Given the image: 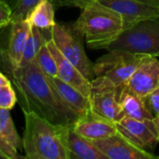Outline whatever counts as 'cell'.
<instances>
[{
    "mask_svg": "<svg viewBox=\"0 0 159 159\" xmlns=\"http://www.w3.org/2000/svg\"><path fill=\"white\" fill-rule=\"evenodd\" d=\"M0 67L9 78L23 113H34L48 121L71 126L78 116L60 98L48 76L36 62L25 66H13L5 50H0Z\"/></svg>",
    "mask_w": 159,
    "mask_h": 159,
    "instance_id": "cell-1",
    "label": "cell"
},
{
    "mask_svg": "<svg viewBox=\"0 0 159 159\" xmlns=\"http://www.w3.org/2000/svg\"><path fill=\"white\" fill-rule=\"evenodd\" d=\"M22 150L28 159H70L65 145L68 126L53 124L34 113H23Z\"/></svg>",
    "mask_w": 159,
    "mask_h": 159,
    "instance_id": "cell-2",
    "label": "cell"
},
{
    "mask_svg": "<svg viewBox=\"0 0 159 159\" xmlns=\"http://www.w3.org/2000/svg\"><path fill=\"white\" fill-rule=\"evenodd\" d=\"M74 27L84 35L89 48H108L124 31L121 15L94 1L84 7Z\"/></svg>",
    "mask_w": 159,
    "mask_h": 159,
    "instance_id": "cell-3",
    "label": "cell"
},
{
    "mask_svg": "<svg viewBox=\"0 0 159 159\" xmlns=\"http://www.w3.org/2000/svg\"><path fill=\"white\" fill-rule=\"evenodd\" d=\"M143 56L123 50H109L94 62L95 77L90 82L91 88L123 87Z\"/></svg>",
    "mask_w": 159,
    "mask_h": 159,
    "instance_id": "cell-4",
    "label": "cell"
},
{
    "mask_svg": "<svg viewBox=\"0 0 159 159\" xmlns=\"http://www.w3.org/2000/svg\"><path fill=\"white\" fill-rule=\"evenodd\" d=\"M107 49L159 55V18L143 20L124 30Z\"/></svg>",
    "mask_w": 159,
    "mask_h": 159,
    "instance_id": "cell-5",
    "label": "cell"
},
{
    "mask_svg": "<svg viewBox=\"0 0 159 159\" xmlns=\"http://www.w3.org/2000/svg\"><path fill=\"white\" fill-rule=\"evenodd\" d=\"M84 35L73 24L55 23L51 29V39L61 53L72 62L78 71L89 80L95 77L94 63L88 58L84 44Z\"/></svg>",
    "mask_w": 159,
    "mask_h": 159,
    "instance_id": "cell-6",
    "label": "cell"
},
{
    "mask_svg": "<svg viewBox=\"0 0 159 159\" xmlns=\"http://www.w3.org/2000/svg\"><path fill=\"white\" fill-rule=\"evenodd\" d=\"M118 12L124 30L147 19L159 18V0H96Z\"/></svg>",
    "mask_w": 159,
    "mask_h": 159,
    "instance_id": "cell-7",
    "label": "cell"
},
{
    "mask_svg": "<svg viewBox=\"0 0 159 159\" xmlns=\"http://www.w3.org/2000/svg\"><path fill=\"white\" fill-rule=\"evenodd\" d=\"M116 125L117 131L135 146L145 152L154 153L158 139L153 119L137 120L124 116Z\"/></svg>",
    "mask_w": 159,
    "mask_h": 159,
    "instance_id": "cell-8",
    "label": "cell"
},
{
    "mask_svg": "<svg viewBox=\"0 0 159 159\" xmlns=\"http://www.w3.org/2000/svg\"><path fill=\"white\" fill-rule=\"evenodd\" d=\"M124 87L140 97H143L157 89L159 60L156 56L144 55Z\"/></svg>",
    "mask_w": 159,
    "mask_h": 159,
    "instance_id": "cell-9",
    "label": "cell"
},
{
    "mask_svg": "<svg viewBox=\"0 0 159 159\" xmlns=\"http://www.w3.org/2000/svg\"><path fill=\"white\" fill-rule=\"evenodd\" d=\"M107 159H158L154 154L145 152L129 140L118 131L107 138L91 141Z\"/></svg>",
    "mask_w": 159,
    "mask_h": 159,
    "instance_id": "cell-10",
    "label": "cell"
},
{
    "mask_svg": "<svg viewBox=\"0 0 159 159\" xmlns=\"http://www.w3.org/2000/svg\"><path fill=\"white\" fill-rule=\"evenodd\" d=\"M121 89L122 87L91 88L89 96L91 110L114 123L120 121L124 117L119 104Z\"/></svg>",
    "mask_w": 159,
    "mask_h": 159,
    "instance_id": "cell-11",
    "label": "cell"
},
{
    "mask_svg": "<svg viewBox=\"0 0 159 159\" xmlns=\"http://www.w3.org/2000/svg\"><path fill=\"white\" fill-rule=\"evenodd\" d=\"M48 47L54 57L58 69V76L61 80L73 86L77 90H79L86 97L89 98L91 93V83L89 81L78 69L70 62L57 48L51 37L48 39Z\"/></svg>",
    "mask_w": 159,
    "mask_h": 159,
    "instance_id": "cell-12",
    "label": "cell"
},
{
    "mask_svg": "<svg viewBox=\"0 0 159 159\" xmlns=\"http://www.w3.org/2000/svg\"><path fill=\"white\" fill-rule=\"evenodd\" d=\"M72 126L78 134L90 141L107 138L117 132L116 123L97 115L92 110L79 116Z\"/></svg>",
    "mask_w": 159,
    "mask_h": 159,
    "instance_id": "cell-13",
    "label": "cell"
},
{
    "mask_svg": "<svg viewBox=\"0 0 159 159\" xmlns=\"http://www.w3.org/2000/svg\"><path fill=\"white\" fill-rule=\"evenodd\" d=\"M65 145L70 159H107L90 140L78 134L72 125L66 128Z\"/></svg>",
    "mask_w": 159,
    "mask_h": 159,
    "instance_id": "cell-14",
    "label": "cell"
},
{
    "mask_svg": "<svg viewBox=\"0 0 159 159\" xmlns=\"http://www.w3.org/2000/svg\"><path fill=\"white\" fill-rule=\"evenodd\" d=\"M48 78L62 102L72 109L78 117L91 110L89 98L86 97L75 88L61 80L57 76H48Z\"/></svg>",
    "mask_w": 159,
    "mask_h": 159,
    "instance_id": "cell-15",
    "label": "cell"
},
{
    "mask_svg": "<svg viewBox=\"0 0 159 159\" xmlns=\"http://www.w3.org/2000/svg\"><path fill=\"white\" fill-rule=\"evenodd\" d=\"M10 25L11 29L8 48L6 52L10 63L13 66L18 67L20 66L22 59V54L31 32L32 24L27 18L24 20L12 21Z\"/></svg>",
    "mask_w": 159,
    "mask_h": 159,
    "instance_id": "cell-16",
    "label": "cell"
},
{
    "mask_svg": "<svg viewBox=\"0 0 159 159\" xmlns=\"http://www.w3.org/2000/svg\"><path fill=\"white\" fill-rule=\"evenodd\" d=\"M119 104L122 110L124 116L130 117L137 120H146L154 119V116L150 114L146 108L143 97H140L124 86L122 87L120 96H119Z\"/></svg>",
    "mask_w": 159,
    "mask_h": 159,
    "instance_id": "cell-17",
    "label": "cell"
},
{
    "mask_svg": "<svg viewBox=\"0 0 159 159\" xmlns=\"http://www.w3.org/2000/svg\"><path fill=\"white\" fill-rule=\"evenodd\" d=\"M50 37H51V29L41 30L32 25L31 32L25 45V48L22 54V59L20 66H25L33 62L40 48L47 43L48 39Z\"/></svg>",
    "mask_w": 159,
    "mask_h": 159,
    "instance_id": "cell-18",
    "label": "cell"
},
{
    "mask_svg": "<svg viewBox=\"0 0 159 159\" xmlns=\"http://www.w3.org/2000/svg\"><path fill=\"white\" fill-rule=\"evenodd\" d=\"M33 26L41 30H50L54 26L55 12L54 5L50 0H41L28 16Z\"/></svg>",
    "mask_w": 159,
    "mask_h": 159,
    "instance_id": "cell-19",
    "label": "cell"
},
{
    "mask_svg": "<svg viewBox=\"0 0 159 159\" xmlns=\"http://www.w3.org/2000/svg\"><path fill=\"white\" fill-rule=\"evenodd\" d=\"M0 138L15 148L22 150V138L20 137L14 122L9 114V110L0 108Z\"/></svg>",
    "mask_w": 159,
    "mask_h": 159,
    "instance_id": "cell-20",
    "label": "cell"
},
{
    "mask_svg": "<svg viewBox=\"0 0 159 159\" xmlns=\"http://www.w3.org/2000/svg\"><path fill=\"white\" fill-rule=\"evenodd\" d=\"M34 61L46 75L52 76V77L58 76V69H57L56 61L48 47V43H46L40 48L37 55L35 56Z\"/></svg>",
    "mask_w": 159,
    "mask_h": 159,
    "instance_id": "cell-21",
    "label": "cell"
},
{
    "mask_svg": "<svg viewBox=\"0 0 159 159\" xmlns=\"http://www.w3.org/2000/svg\"><path fill=\"white\" fill-rule=\"evenodd\" d=\"M40 1L41 0H15L11 6V22L27 19L30 13Z\"/></svg>",
    "mask_w": 159,
    "mask_h": 159,
    "instance_id": "cell-22",
    "label": "cell"
},
{
    "mask_svg": "<svg viewBox=\"0 0 159 159\" xmlns=\"http://www.w3.org/2000/svg\"><path fill=\"white\" fill-rule=\"evenodd\" d=\"M17 102V95L12 84L0 87V108L11 110Z\"/></svg>",
    "mask_w": 159,
    "mask_h": 159,
    "instance_id": "cell-23",
    "label": "cell"
},
{
    "mask_svg": "<svg viewBox=\"0 0 159 159\" xmlns=\"http://www.w3.org/2000/svg\"><path fill=\"white\" fill-rule=\"evenodd\" d=\"M144 104L150 114L155 117L159 116V87L143 97Z\"/></svg>",
    "mask_w": 159,
    "mask_h": 159,
    "instance_id": "cell-24",
    "label": "cell"
},
{
    "mask_svg": "<svg viewBox=\"0 0 159 159\" xmlns=\"http://www.w3.org/2000/svg\"><path fill=\"white\" fill-rule=\"evenodd\" d=\"M12 9L7 3L0 0V29L11 23Z\"/></svg>",
    "mask_w": 159,
    "mask_h": 159,
    "instance_id": "cell-25",
    "label": "cell"
},
{
    "mask_svg": "<svg viewBox=\"0 0 159 159\" xmlns=\"http://www.w3.org/2000/svg\"><path fill=\"white\" fill-rule=\"evenodd\" d=\"M52 4L56 7H64V6H71V7H78L83 8L87 5L96 0H50Z\"/></svg>",
    "mask_w": 159,
    "mask_h": 159,
    "instance_id": "cell-26",
    "label": "cell"
},
{
    "mask_svg": "<svg viewBox=\"0 0 159 159\" xmlns=\"http://www.w3.org/2000/svg\"><path fill=\"white\" fill-rule=\"evenodd\" d=\"M0 150L3 153H5L7 156H8V157L10 159L25 158V157H22V156L19 155L18 150H16L15 148H13L12 146H10L7 143H5L1 138H0Z\"/></svg>",
    "mask_w": 159,
    "mask_h": 159,
    "instance_id": "cell-27",
    "label": "cell"
},
{
    "mask_svg": "<svg viewBox=\"0 0 159 159\" xmlns=\"http://www.w3.org/2000/svg\"><path fill=\"white\" fill-rule=\"evenodd\" d=\"M8 84H11L9 78L2 72H0V87H3V86H7Z\"/></svg>",
    "mask_w": 159,
    "mask_h": 159,
    "instance_id": "cell-28",
    "label": "cell"
},
{
    "mask_svg": "<svg viewBox=\"0 0 159 159\" xmlns=\"http://www.w3.org/2000/svg\"><path fill=\"white\" fill-rule=\"evenodd\" d=\"M153 120H154V123H155V126H156V129H157V139H158V143H159V116L155 117Z\"/></svg>",
    "mask_w": 159,
    "mask_h": 159,
    "instance_id": "cell-29",
    "label": "cell"
},
{
    "mask_svg": "<svg viewBox=\"0 0 159 159\" xmlns=\"http://www.w3.org/2000/svg\"><path fill=\"white\" fill-rule=\"evenodd\" d=\"M0 159H10L8 157V156H7L5 153H3L1 150H0Z\"/></svg>",
    "mask_w": 159,
    "mask_h": 159,
    "instance_id": "cell-30",
    "label": "cell"
},
{
    "mask_svg": "<svg viewBox=\"0 0 159 159\" xmlns=\"http://www.w3.org/2000/svg\"><path fill=\"white\" fill-rule=\"evenodd\" d=\"M4 1H5L6 3H7V4L9 5V7H11V6L13 5V3H14V1H15V0H4Z\"/></svg>",
    "mask_w": 159,
    "mask_h": 159,
    "instance_id": "cell-31",
    "label": "cell"
}]
</instances>
